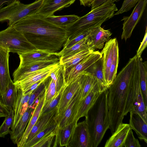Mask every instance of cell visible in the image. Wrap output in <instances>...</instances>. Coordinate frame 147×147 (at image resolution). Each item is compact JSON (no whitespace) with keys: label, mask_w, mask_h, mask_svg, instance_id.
Segmentation results:
<instances>
[{"label":"cell","mask_w":147,"mask_h":147,"mask_svg":"<svg viewBox=\"0 0 147 147\" xmlns=\"http://www.w3.org/2000/svg\"><path fill=\"white\" fill-rule=\"evenodd\" d=\"M35 108L28 107L24 113L17 125L9 133L11 139L13 142L17 144L21 139L25 128L32 115Z\"/></svg>","instance_id":"d6986e66"},{"label":"cell","mask_w":147,"mask_h":147,"mask_svg":"<svg viewBox=\"0 0 147 147\" xmlns=\"http://www.w3.org/2000/svg\"><path fill=\"white\" fill-rule=\"evenodd\" d=\"M80 17L75 15L56 16L53 14L44 18L58 26L66 28L73 24Z\"/></svg>","instance_id":"1f68e13d"},{"label":"cell","mask_w":147,"mask_h":147,"mask_svg":"<svg viewBox=\"0 0 147 147\" xmlns=\"http://www.w3.org/2000/svg\"><path fill=\"white\" fill-rule=\"evenodd\" d=\"M45 80L41 83L32 92L28 103V107L33 106L36 101L45 93Z\"/></svg>","instance_id":"ab89813d"},{"label":"cell","mask_w":147,"mask_h":147,"mask_svg":"<svg viewBox=\"0 0 147 147\" xmlns=\"http://www.w3.org/2000/svg\"><path fill=\"white\" fill-rule=\"evenodd\" d=\"M147 3V0H139L131 13L129 16H124L121 39L125 41L129 38L132 32L143 14Z\"/></svg>","instance_id":"9c48e42d"},{"label":"cell","mask_w":147,"mask_h":147,"mask_svg":"<svg viewBox=\"0 0 147 147\" xmlns=\"http://www.w3.org/2000/svg\"><path fill=\"white\" fill-rule=\"evenodd\" d=\"M140 83L146 107L147 109V63L143 62L141 57L137 58Z\"/></svg>","instance_id":"f546056e"},{"label":"cell","mask_w":147,"mask_h":147,"mask_svg":"<svg viewBox=\"0 0 147 147\" xmlns=\"http://www.w3.org/2000/svg\"><path fill=\"white\" fill-rule=\"evenodd\" d=\"M147 123L138 114L130 112L129 125L140 140L147 143Z\"/></svg>","instance_id":"d4e9b609"},{"label":"cell","mask_w":147,"mask_h":147,"mask_svg":"<svg viewBox=\"0 0 147 147\" xmlns=\"http://www.w3.org/2000/svg\"><path fill=\"white\" fill-rule=\"evenodd\" d=\"M124 147H141L138 140L134 137L132 129L129 131L126 138Z\"/></svg>","instance_id":"b9f144b4"},{"label":"cell","mask_w":147,"mask_h":147,"mask_svg":"<svg viewBox=\"0 0 147 147\" xmlns=\"http://www.w3.org/2000/svg\"><path fill=\"white\" fill-rule=\"evenodd\" d=\"M88 36L84 38L69 48L63 49L58 53L57 57H67L82 50L89 49L88 45Z\"/></svg>","instance_id":"e575fe53"},{"label":"cell","mask_w":147,"mask_h":147,"mask_svg":"<svg viewBox=\"0 0 147 147\" xmlns=\"http://www.w3.org/2000/svg\"><path fill=\"white\" fill-rule=\"evenodd\" d=\"M16 0H0V9L3 7L5 4L10 3Z\"/></svg>","instance_id":"816d5d0a"},{"label":"cell","mask_w":147,"mask_h":147,"mask_svg":"<svg viewBox=\"0 0 147 147\" xmlns=\"http://www.w3.org/2000/svg\"><path fill=\"white\" fill-rule=\"evenodd\" d=\"M147 45V29L146 27L144 36L142 41L141 42L140 47L137 51L136 55L137 58L141 57V55L143 51Z\"/></svg>","instance_id":"f6af8a7d"},{"label":"cell","mask_w":147,"mask_h":147,"mask_svg":"<svg viewBox=\"0 0 147 147\" xmlns=\"http://www.w3.org/2000/svg\"><path fill=\"white\" fill-rule=\"evenodd\" d=\"M139 0H124L122 5L114 15H118L130 10L134 6Z\"/></svg>","instance_id":"ee69618b"},{"label":"cell","mask_w":147,"mask_h":147,"mask_svg":"<svg viewBox=\"0 0 147 147\" xmlns=\"http://www.w3.org/2000/svg\"><path fill=\"white\" fill-rule=\"evenodd\" d=\"M78 121L75 119L70 124L62 128H57L55 140L53 146L68 147L73 136L74 131Z\"/></svg>","instance_id":"44dd1931"},{"label":"cell","mask_w":147,"mask_h":147,"mask_svg":"<svg viewBox=\"0 0 147 147\" xmlns=\"http://www.w3.org/2000/svg\"><path fill=\"white\" fill-rule=\"evenodd\" d=\"M97 85V80L95 77L86 70L83 71L81 100L84 99Z\"/></svg>","instance_id":"d6a6232c"},{"label":"cell","mask_w":147,"mask_h":147,"mask_svg":"<svg viewBox=\"0 0 147 147\" xmlns=\"http://www.w3.org/2000/svg\"><path fill=\"white\" fill-rule=\"evenodd\" d=\"M57 127V124L55 119L52 123L43 130L38 133L23 147H33L38 142L49 134Z\"/></svg>","instance_id":"74e56055"},{"label":"cell","mask_w":147,"mask_h":147,"mask_svg":"<svg viewBox=\"0 0 147 147\" xmlns=\"http://www.w3.org/2000/svg\"><path fill=\"white\" fill-rule=\"evenodd\" d=\"M56 110V107L51 111L40 114L37 121L31 130L23 146L29 142L52 123L54 120Z\"/></svg>","instance_id":"e0dca14e"},{"label":"cell","mask_w":147,"mask_h":147,"mask_svg":"<svg viewBox=\"0 0 147 147\" xmlns=\"http://www.w3.org/2000/svg\"><path fill=\"white\" fill-rule=\"evenodd\" d=\"M10 127L3 122L0 126V138H4L5 135L10 133Z\"/></svg>","instance_id":"7dc6e473"},{"label":"cell","mask_w":147,"mask_h":147,"mask_svg":"<svg viewBox=\"0 0 147 147\" xmlns=\"http://www.w3.org/2000/svg\"><path fill=\"white\" fill-rule=\"evenodd\" d=\"M45 101L52 98L59 90L55 82L50 77L45 80Z\"/></svg>","instance_id":"f35d334b"},{"label":"cell","mask_w":147,"mask_h":147,"mask_svg":"<svg viewBox=\"0 0 147 147\" xmlns=\"http://www.w3.org/2000/svg\"><path fill=\"white\" fill-rule=\"evenodd\" d=\"M18 89L13 110L14 119L11 128L13 130L17 125L22 115L28 107V103L32 92L24 94L22 91Z\"/></svg>","instance_id":"ac0fdd59"},{"label":"cell","mask_w":147,"mask_h":147,"mask_svg":"<svg viewBox=\"0 0 147 147\" xmlns=\"http://www.w3.org/2000/svg\"><path fill=\"white\" fill-rule=\"evenodd\" d=\"M76 0H43L36 13L45 18L53 15L56 12L69 7Z\"/></svg>","instance_id":"5bb4252c"},{"label":"cell","mask_w":147,"mask_h":147,"mask_svg":"<svg viewBox=\"0 0 147 147\" xmlns=\"http://www.w3.org/2000/svg\"><path fill=\"white\" fill-rule=\"evenodd\" d=\"M118 11L114 2L108 1L85 15L80 18L72 25L66 28L68 38L70 40L81 33L97 26L113 17Z\"/></svg>","instance_id":"277c9868"},{"label":"cell","mask_w":147,"mask_h":147,"mask_svg":"<svg viewBox=\"0 0 147 147\" xmlns=\"http://www.w3.org/2000/svg\"><path fill=\"white\" fill-rule=\"evenodd\" d=\"M12 26L37 49L56 54L57 56L68 38L65 28L49 22L36 13L24 18Z\"/></svg>","instance_id":"7a4b0ae2"},{"label":"cell","mask_w":147,"mask_h":147,"mask_svg":"<svg viewBox=\"0 0 147 147\" xmlns=\"http://www.w3.org/2000/svg\"><path fill=\"white\" fill-rule=\"evenodd\" d=\"M120 0H95L91 5V10L97 8L108 1L114 2H118Z\"/></svg>","instance_id":"c3c4849f"},{"label":"cell","mask_w":147,"mask_h":147,"mask_svg":"<svg viewBox=\"0 0 147 147\" xmlns=\"http://www.w3.org/2000/svg\"><path fill=\"white\" fill-rule=\"evenodd\" d=\"M119 60V48L117 42L116 43L114 47L113 61L110 68L106 83L108 88L112 84L117 76Z\"/></svg>","instance_id":"d590c367"},{"label":"cell","mask_w":147,"mask_h":147,"mask_svg":"<svg viewBox=\"0 0 147 147\" xmlns=\"http://www.w3.org/2000/svg\"><path fill=\"white\" fill-rule=\"evenodd\" d=\"M81 5L84 6H91L95 0H79Z\"/></svg>","instance_id":"f907efd6"},{"label":"cell","mask_w":147,"mask_h":147,"mask_svg":"<svg viewBox=\"0 0 147 147\" xmlns=\"http://www.w3.org/2000/svg\"><path fill=\"white\" fill-rule=\"evenodd\" d=\"M65 81V78L63 85L59 90L52 98L47 101H45L40 114L51 111L56 107L60 99Z\"/></svg>","instance_id":"8d00e7d4"},{"label":"cell","mask_w":147,"mask_h":147,"mask_svg":"<svg viewBox=\"0 0 147 147\" xmlns=\"http://www.w3.org/2000/svg\"><path fill=\"white\" fill-rule=\"evenodd\" d=\"M137 60L136 55L130 58L107 89L109 129L112 134L123 123L124 116L134 111V74Z\"/></svg>","instance_id":"6da1fadb"},{"label":"cell","mask_w":147,"mask_h":147,"mask_svg":"<svg viewBox=\"0 0 147 147\" xmlns=\"http://www.w3.org/2000/svg\"><path fill=\"white\" fill-rule=\"evenodd\" d=\"M59 57L54 56L50 59L37 61L22 67L19 66L13 74V82H19L26 75L59 61Z\"/></svg>","instance_id":"7c38bea8"},{"label":"cell","mask_w":147,"mask_h":147,"mask_svg":"<svg viewBox=\"0 0 147 147\" xmlns=\"http://www.w3.org/2000/svg\"><path fill=\"white\" fill-rule=\"evenodd\" d=\"M7 6L0 9V22L7 20L13 13L23 7L25 5L19 0L15 1L7 4Z\"/></svg>","instance_id":"836d02e7"},{"label":"cell","mask_w":147,"mask_h":147,"mask_svg":"<svg viewBox=\"0 0 147 147\" xmlns=\"http://www.w3.org/2000/svg\"><path fill=\"white\" fill-rule=\"evenodd\" d=\"M57 129V127L49 134L38 142L33 147L51 146L54 137L56 134Z\"/></svg>","instance_id":"60d3db41"},{"label":"cell","mask_w":147,"mask_h":147,"mask_svg":"<svg viewBox=\"0 0 147 147\" xmlns=\"http://www.w3.org/2000/svg\"><path fill=\"white\" fill-rule=\"evenodd\" d=\"M102 57L92 64L86 70L94 76L97 79L99 90L100 93L108 89L104 76Z\"/></svg>","instance_id":"f1b7e54d"},{"label":"cell","mask_w":147,"mask_h":147,"mask_svg":"<svg viewBox=\"0 0 147 147\" xmlns=\"http://www.w3.org/2000/svg\"><path fill=\"white\" fill-rule=\"evenodd\" d=\"M94 51L87 49L79 51L68 56L59 57L60 64L62 65L65 74L67 70L78 64Z\"/></svg>","instance_id":"83f0119b"},{"label":"cell","mask_w":147,"mask_h":147,"mask_svg":"<svg viewBox=\"0 0 147 147\" xmlns=\"http://www.w3.org/2000/svg\"><path fill=\"white\" fill-rule=\"evenodd\" d=\"M3 122L10 128H11L14 119V113L13 109L9 111V114L5 117Z\"/></svg>","instance_id":"bcb514c9"},{"label":"cell","mask_w":147,"mask_h":147,"mask_svg":"<svg viewBox=\"0 0 147 147\" xmlns=\"http://www.w3.org/2000/svg\"><path fill=\"white\" fill-rule=\"evenodd\" d=\"M43 0H36L31 3L26 5L22 8L12 14L7 19L9 26H12L24 18L34 13H36Z\"/></svg>","instance_id":"603a6c76"},{"label":"cell","mask_w":147,"mask_h":147,"mask_svg":"<svg viewBox=\"0 0 147 147\" xmlns=\"http://www.w3.org/2000/svg\"><path fill=\"white\" fill-rule=\"evenodd\" d=\"M20 59L19 67L27 65L35 61L50 59L57 56L56 54L38 49L18 55Z\"/></svg>","instance_id":"cb8c5ba5"},{"label":"cell","mask_w":147,"mask_h":147,"mask_svg":"<svg viewBox=\"0 0 147 147\" xmlns=\"http://www.w3.org/2000/svg\"><path fill=\"white\" fill-rule=\"evenodd\" d=\"M102 57V54L98 51H94L89 54L76 65L67 70L65 74L66 82L70 81L79 73L86 70Z\"/></svg>","instance_id":"9a60e30c"},{"label":"cell","mask_w":147,"mask_h":147,"mask_svg":"<svg viewBox=\"0 0 147 147\" xmlns=\"http://www.w3.org/2000/svg\"><path fill=\"white\" fill-rule=\"evenodd\" d=\"M9 111L0 101V117H5L9 114Z\"/></svg>","instance_id":"681fc988"},{"label":"cell","mask_w":147,"mask_h":147,"mask_svg":"<svg viewBox=\"0 0 147 147\" xmlns=\"http://www.w3.org/2000/svg\"><path fill=\"white\" fill-rule=\"evenodd\" d=\"M68 147H92L88 127L85 120L77 123Z\"/></svg>","instance_id":"30bf717a"},{"label":"cell","mask_w":147,"mask_h":147,"mask_svg":"<svg viewBox=\"0 0 147 147\" xmlns=\"http://www.w3.org/2000/svg\"><path fill=\"white\" fill-rule=\"evenodd\" d=\"M107 89L101 93L89 110L85 121L87 124L92 147H97L109 129L107 99Z\"/></svg>","instance_id":"3957f363"},{"label":"cell","mask_w":147,"mask_h":147,"mask_svg":"<svg viewBox=\"0 0 147 147\" xmlns=\"http://www.w3.org/2000/svg\"><path fill=\"white\" fill-rule=\"evenodd\" d=\"M130 129L129 124L121 123L107 141L105 147H123L127 136Z\"/></svg>","instance_id":"7402d4cb"},{"label":"cell","mask_w":147,"mask_h":147,"mask_svg":"<svg viewBox=\"0 0 147 147\" xmlns=\"http://www.w3.org/2000/svg\"><path fill=\"white\" fill-rule=\"evenodd\" d=\"M82 88V79L81 87L70 101L61 115L55 119L57 124L58 129L62 128L72 122L75 119H77L78 111L81 100Z\"/></svg>","instance_id":"52a82bcc"},{"label":"cell","mask_w":147,"mask_h":147,"mask_svg":"<svg viewBox=\"0 0 147 147\" xmlns=\"http://www.w3.org/2000/svg\"><path fill=\"white\" fill-rule=\"evenodd\" d=\"M18 89L11 80L5 92L0 97V101L9 110L13 109Z\"/></svg>","instance_id":"4dcf8cb0"},{"label":"cell","mask_w":147,"mask_h":147,"mask_svg":"<svg viewBox=\"0 0 147 147\" xmlns=\"http://www.w3.org/2000/svg\"><path fill=\"white\" fill-rule=\"evenodd\" d=\"M82 71L79 73L70 81H65L59 102L56 107L55 119L60 116L69 102L81 87L82 83Z\"/></svg>","instance_id":"8992f818"},{"label":"cell","mask_w":147,"mask_h":147,"mask_svg":"<svg viewBox=\"0 0 147 147\" xmlns=\"http://www.w3.org/2000/svg\"><path fill=\"white\" fill-rule=\"evenodd\" d=\"M101 93L99 91L98 86L97 85L84 99L81 100L77 116L78 121L81 117H87L89 110L94 105Z\"/></svg>","instance_id":"484cf974"},{"label":"cell","mask_w":147,"mask_h":147,"mask_svg":"<svg viewBox=\"0 0 147 147\" xmlns=\"http://www.w3.org/2000/svg\"><path fill=\"white\" fill-rule=\"evenodd\" d=\"M90 30L84 31L70 40H67L63 49L69 48L84 38L88 36L89 35Z\"/></svg>","instance_id":"7bdbcfd3"},{"label":"cell","mask_w":147,"mask_h":147,"mask_svg":"<svg viewBox=\"0 0 147 147\" xmlns=\"http://www.w3.org/2000/svg\"><path fill=\"white\" fill-rule=\"evenodd\" d=\"M9 52L8 49L0 47V97L5 92L11 80L9 67Z\"/></svg>","instance_id":"4fadbf2b"},{"label":"cell","mask_w":147,"mask_h":147,"mask_svg":"<svg viewBox=\"0 0 147 147\" xmlns=\"http://www.w3.org/2000/svg\"><path fill=\"white\" fill-rule=\"evenodd\" d=\"M0 47L18 55L37 50L24 35L12 26L0 31Z\"/></svg>","instance_id":"5b68a950"},{"label":"cell","mask_w":147,"mask_h":147,"mask_svg":"<svg viewBox=\"0 0 147 147\" xmlns=\"http://www.w3.org/2000/svg\"><path fill=\"white\" fill-rule=\"evenodd\" d=\"M112 34L109 30H105L101 26L91 28L88 37L89 49L94 51L96 49H102Z\"/></svg>","instance_id":"2e32d148"},{"label":"cell","mask_w":147,"mask_h":147,"mask_svg":"<svg viewBox=\"0 0 147 147\" xmlns=\"http://www.w3.org/2000/svg\"><path fill=\"white\" fill-rule=\"evenodd\" d=\"M45 98V92L38 98V102L33 110L32 115L23 136L20 142L17 144L18 147H23L31 130L40 115L44 103Z\"/></svg>","instance_id":"4316f807"},{"label":"cell","mask_w":147,"mask_h":147,"mask_svg":"<svg viewBox=\"0 0 147 147\" xmlns=\"http://www.w3.org/2000/svg\"><path fill=\"white\" fill-rule=\"evenodd\" d=\"M134 110L132 113L138 114L147 123V109L145 106L140 88L137 62L134 74Z\"/></svg>","instance_id":"8fae6325"},{"label":"cell","mask_w":147,"mask_h":147,"mask_svg":"<svg viewBox=\"0 0 147 147\" xmlns=\"http://www.w3.org/2000/svg\"><path fill=\"white\" fill-rule=\"evenodd\" d=\"M117 42L115 38L108 40L100 52L102 55L103 71L106 84L110 68L113 61L114 47Z\"/></svg>","instance_id":"ffe728a7"},{"label":"cell","mask_w":147,"mask_h":147,"mask_svg":"<svg viewBox=\"0 0 147 147\" xmlns=\"http://www.w3.org/2000/svg\"><path fill=\"white\" fill-rule=\"evenodd\" d=\"M60 65L59 61L30 72L24 76L19 82L14 83L17 88L24 92L35 83L50 76L51 73Z\"/></svg>","instance_id":"ba28073f"}]
</instances>
